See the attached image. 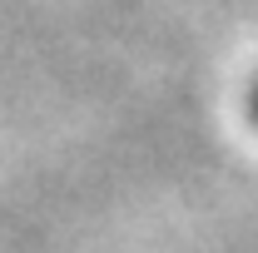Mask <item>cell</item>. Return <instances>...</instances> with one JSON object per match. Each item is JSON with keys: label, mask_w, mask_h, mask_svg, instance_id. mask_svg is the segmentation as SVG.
<instances>
[{"label": "cell", "mask_w": 258, "mask_h": 253, "mask_svg": "<svg viewBox=\"0 0 258 253\" xmlns=\"http://www.w3.org/2000/svg\"><path fill=\"white\" fill-rule=\"evenodd\" d=\"M248 114H253V124H258V85H253V95H248Z\"/></svg>", "instance_id": "cell-1"}]
</instances>
